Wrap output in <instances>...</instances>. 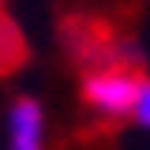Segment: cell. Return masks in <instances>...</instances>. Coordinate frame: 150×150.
I'll return each mask as SVG.
<instances>
[{
  "instance_id": "obj_1",
  "label": "cell",
  "mask_w": 150,
  "mask_h": 150,
  "mask_svg": "<svg viewBox=\"0 0 150 150\" xmlns=\"http://www.w3.org/2000/svg\"><path fill=\"white\" fill-rule=\"evenodd\" d=\"M139 83H143L139 71H131L124 64H109L83 79V101L105 120H124L131 116V105L139 98Z\"/></svg>"
},
{
  "instance_id": "obj_2",
  "label": "cell",
  "mask_w": 150,
  "mask_h": 150,
  "mask_svg": "<svg viewBox=\"0 0 150 150\" xmlns=\"http://www.w3.org/2000/svg\"><path fill=\"white\" fill-rule=\"evenodd\" d=\"M41 143H45V109L34 98H19L8 109V146L38 150Z\"/></svg>"
},
{
  "instance_id": "obj_3",
  "label": "cell",
  "mask_w": 150,
  "mask_h": 150,
  "mask_svg": "<svg viewBox=\"0 0 150 150\" xmlns=\"http://www.w3.org/2000/svg\"><path fill=\"white\" fill-rule=\"evenodd\" d=\"M131 120L143 131H150V79L139 83V98H135V105H131Z\"/></svg>"
}]
</instances>
